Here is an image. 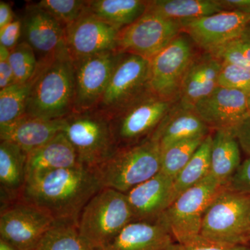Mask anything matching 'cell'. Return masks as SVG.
<instances>
[{
    "mask_svg": "<svg viewBox=\"0 0 250 250\" xmlns=\"http://www.w3.org/2000/svg\"><path fill=\"white\" fill-rule=\"evenodd\" d=\"M103 188L93 169L78 165L27 179L18 201L36 206L56 223L78 226L85 205Z\"/></svg>",
    "mask_w": 250,
    "mask_h": 250,
    "instance_id": "1",
    "label": "cell"
},
{
    "mask_svg": "<svg viewBox=\"0 0 250 250\" xmlns=\"http://www.w3.org/2000/svg\"><path fill=\"white\" fill-rule=\"evenodd\" d=\"M41 69L26 106L27 116L61 120L72 113L75 98L73 61L67 47L39 60Z\"/></svg>",
    "mask_w": 250,
    "mask_h": 250,
    "instance_id": "2",
    "label": "cell"
},
{
    "mask_svg": "<svg viewBox=\"0 0 250 250\" xmlns=\"http://www.w3.org/2000/svg\"><path fill=\"white\" fill-rule=\"evenodd\" d=\"M160 146L152 138L119 147L108 159L93 168L103 188L126 194L161 171Z\"/></svg>",
    "mask_w": 250,
    "mask_h": 250,
    "instance_id": "3",
    "label": "cell"
},
{
    "mask_svg": "<svg viewBox=\"0 0 250 250\" xmlns=\"http://www.w3.org/2000/svg\"><path fill=\"white\" fill-rule=\"evenodd\" d=\"M134 222L126 194L104 188L92 197L79 220L81 236L94 250L108 246Z\"/></svg>",
    "mask_w": 250,
    "mask_h": 250,
    "instance_id": "4",
    "label": "cell"
},
{
    "mask_svg": "<svg viewBox=\"0 0 250 250\" xmlns=\"http://www.w3.org/2000/svg\"><path fill=\"white\" fill-rule=\"evenodd\" d=\"M63 123L62 132L73 146L81 165L95 168L118 149L104 112L97 108L72 112Z\"/></svg>",
    "mask_w": 250,
    "mask_h": 250,
    "instance_id": "5",
    "label": "cell"
},
{
    "mask_svg": "<svg viewBox=\"0 0 250 250\" xmlns=\"http://www.w3.org/2000/svg\"><path fill=\"white\" fill-rule=\"evenodd\" d=\"M201 237L224 245H248L250 195L225 188L206 210ZM249 246V245H248Z\"/></svg>",
    "mask_w": 250,
    "mask_h": 250,
    "instance_id": "6",
    "label": "cell"
},
{
    "mask_svg": "<svg viewBox=\"0 0 250 250\" xmlns=\"http://www.w3.org/2000/svg\"><path fill=\"white\" fill-rule=\"evenodd\" d=\"M226 188L208 174L201 182L181 194L158 221L167 229L177 244L196 241L201 237L206 210Z\"/></svg>",
    "mask_w": 250,
    "mask_h": 250,
    "instance_id": "7",
    "label": "cell"
},
{
    "mask_svg": "<svg viewBox=\"0 0 250 250\" xmlns=\"http://www.w3.org/2000/svg\"><path fill=\"white\" fill-rule=\"evenodd\" d=\"M172 103L149 90L124 106L105 113L118 148L149 139L170 111Z\"/></svg>",
    "mask_w": 250,
    "mask_h": 250,
    "instance_id": "8",
    "label": "cell"
},
{
    "mask_svg": "<svg viewBox=\"0 0 250 250\" xmlns=\"http://www.w3.org/2000/svg\"><path fill=\"white\" fill-rule=\"evenodd\" d=\"M181 21L146 11L118 34L116 52L151 60L181 34Z\"/></svg>",
    "mask_w": 250,
    "mask_h": 250,
    "instance_id": "9",
    "label": "cell"
},
{
    "mask_svg": "<svg viewBox=\"0 0 250 250\" xmlns=\"http://www.w3.org/2000/svg\"><path fill=\"white\" fill-rule=\"evenodd\" d=\"M191 42L180 34L151 59L149 86L156 96L170 102L179 98L184 75L195 57Z\"/></svg>",
    "mask_w": 250,
    "mask_h": 250,
    "instance_id": "10",
    "label": "cell"
},
{
    "mask_svg": "<svg viewBox=\"0 0 250 250\" xmlns=\"http://www.w3.org/2000/svg\"><path fill=\"white\" fill-rule=\"evenodd\" d=\"M55 221L36 206L17 201L1 207L0 238L19 250H36Z\"/></svg>",
    "mask_w": 250,
    "mask_h": 250,
    "instance_id": "11",
    "label": "cell"
},
{
    "mask_svg": "<svg viewBox=\"0 0 250 250\" xmlns=\"http://www.w3.org/2000/svg\"><path fill=\"white\" fill-rule=\"evenodd\" d=\"M150 60L134 54H122L103 98L95 108L114 111L149 91Z\"/></svg>",
    "mask_w": 250,
    "mask_h": 250,
    "instance_id": "12",
    "label": "cell"
},
{
    "mask_svg": "<svg viewBox=\"0 0 250 250\" xmlns=\"http://www.w3.org/2000/svg\"><path fill=\"white\" fill-rule=\"evenodd\" d=\"M121 54L116 51H107L73 61V112L86 111L97 107Z\"/></svg>",
    "mask_w": 250,
    "mask_h": 250,
    "instance_id": "13",
    "label": "cell"
},
{
    "mask_svg": "<svg viewBox=\"0 0 250 250\" xmlns=\"http://www.w3.org/2000/svg\"><path fill=\"white\" fill-rule=\"evenodd\" d=\"M250 15L224 11L205 17L182 21V31L194 43L212 53L219 47L243 36Z\"/></svg>",
    "mask_w": 250,
    "mask_h": 250,
    "instance_id": "14",
    "label": "cell"
},
{
    "mask_svg": "<svg viewBox=\"0 0 250 250\" xmlns=\"http://www.w3.org/2000/svg\"><path fill=\"white\" fill-rule=\"evenodd\" d=\"M121 28L85 11L65 28V44L72 61L116 51Z\"/></svg>",
    "mask_w": 250,
    "mask_h": 250,
    "instance_id": "15",
    "label": "cell"
},
{
    "mask_svg": "<svg viewBox=\"0 0 250 250\" xmlns=\"http://www.w3.org/2000/svg\"><path fill=\"white\" fill-rule=\"evenodd\" d=\"M192 109L210 129L234 131L250 114L248 94L218 86Z\"/></svg>",
    "mask_w": 250,
    "mask_h": 250,
    "instance_id": "16",
    "label": "cell"
},
{
    "mask_svg": "<svg viewBox=\"0 0 250 250\" xmlns=\"http://www.w3.org/2000/svg\"><path fill=\"white\" fill-rule=\"evenodd\" d=\"M21 19L24 41L34 49L38 60L52 57L66 47L65 28L36 3L27 4Z\"/></svg>",
    "mask_w": 250,
    "mask_h": 250,
    "instance_id": "17",
    "label": "cell"
},
{
    "mask_svg": "<svg viewBox=\"0 0 250 250\" xmlns=\"http://www.w3.org/2000/svg\"><path fill=\"white\" fill-rule=\"evenodd\" d=\"M174 179L159 172L126 194L134 221L155 223L172 203Z\"/></svg>",
    "mask_w": 250,
    "mask_h": 250,
    "instance_id": "18",
    "label": "cell"
},
{
    "mask_svg": "<svg viewBox=\"0 0 250 250\" xmlns=\"http://www.w3.org/2000/svg\"><path fill=\"white\" fill-rule=\"evenodd\" d=\"M221 65V61L208 52L194 57L182 81L179 104L192 108L197 103L209 96L218 86Z\"/></svg>",
    "mask_w": 250,
    "mask_h": 250,
    "instance_id": "19",
    "label": "cell"
},
{
    "mask_svg": "<svg viewBox=\"0 0 250 250\" xmlns=\"http://www.w3.org/2000/svg\"><path fill=\"white\" fill-rule=\"evenodd\" d=\"M63 125V118L46 120L24 115L11 124L0 126V140L14 143L29 153L62 132Z\"/></svg>",
    "mask_w": 250,
    "mask_h": 250,
    "instance_id": "20",
    "label": "cell"
},
{
    "mask_svg": "<svg viewBox=\"0 0 250 250\" xmlns=\"http://www.w3.org/2000/svg\"><path fill=\"white\" fill-rule=\"evenodd\" d=\"M177 243L160 222H131L100 250H174Z\"/></svg>",
    "mask_w": 250,
    "mask_h": 250,
    "instance_id": "21",
    "label": "cell"
},
{
    "mask_svg": "<svg viewBox=\"0 0 250 250\" xmlns=\"http://www.w3.org/2000/svg\"><path fill=\"white\" fill-rule=\"evenodd\" d=\"M81 165L71 143L63 132L43 146L27 153L26 164V181L39 175Z\"/></svg>",
    "mask_w": 250,
    "mask_h": 250,
    "instance_id": "22",
    "label": "cell"
},
{
    "mask_svg": "<svg viewBox=\"0 0 250 250\" xmlns=\"http://www.w3.org/2000/svg\"><path fill=\"white\" fill-rule=\"evenodd\" d=\"M209 130L192 108L179 104L171 108L150 138L157 141L162 150L184 140L205 137Z\"/></svg>",
    "mask_w": 250,
    "mask_h": 250,
    "instance_id": "23",
    "label": "cell"
},
{
    "mask_svg": "<svg viewBox=\"0 0 250 250\" xmlns=\"http://www.w3.org/2000/svg\"><path fill=\"white\" fill-rule=\"evenodd\" d=\"M27 153L9 141L0 143V187L4 206L17 202L26 183Z\"/></svg>",
    "mask_w": 250,
    "mask_h": 250,
    "instance_id": "24",
    "label": "cell"
},
{
    "mask_svg": "<svg viewBox=\"0 0 250 250\" xmlns=\"http://www.w3.org/2000/svg\"><path fill=\"white\" fill-rule=\"evenodd\" d=\"M212 135L210 175L227 187L242 164L241 147L234 132L216 130Z\"/></svg>",
    "mask_w": 250,
    "mask_h": 250,
    "instance_id": "25",
    "label": "cell"
},
{
    "mask_svg": "<svg viewBox=\"0 0 250 250\" xmlns=\"http://www.w3.org/2000/svg\"><path fill=\"white\" fill-rule=\"evenodd\" d=\"M147 5L142 0H87L86 11L123 29L143 16Z\"/></svg>",
    "mask_w": 250,
    "mask_h": 250,
    "instance_id": "26",
    "label": "cell"
},
{
    "mask_svg": "<svg viewBox=\"0 0 250 250\" xmlns=\"http://www.w3.org/2000/svg\"><path fill=\"white\" fill-rule=\"evenodd\" d=\"M224 11L218 0H154L146 11L182 22Z\"/></svg>",
    "mask_w": 250,
    "mask_h": 250,
    "instance_id": "27",
    "label": "cell"
},
{
    "mask_svg": "<svg viewBox=\"0 0 250 250\" xmlns=\"http://www.w3.org/2000/svg\"><path fill=\"white\" fill-rule=\"evenodd\" d=\"M212 135L206 136L190 160L175 177L172 202L186 190L201 182L210 173Z\"/></svg>",
    "mask_w": 250,
    "mask_h": 250,
    "instance_id": "28",
    "label": "cell"
},
{
    "mask_svg": "<svg viewBox=\"0 0 250 250\" xmlns=\"http://www.w3.org/2000/svg\"><path fill=\"white\" fill-rule=\"evenodd\" d=\"M41 62L34 77L24 83H15L0 90V126L17 121L25 113L26 106L31 90L39 78Z\"/></svg>",
    "mask_w": 250,
    "mask_h": 250,
    "instance_id": "29",
    "label": "cell"
},
{
    "mask_svg": "<svg viewBox=\"0 0 250 250\" xmlns=\"http://www.w3.org/2000/svg\"><path fill=\"white\" fill-rule=\"evenodd\" d=\"M36 250H94L81 236L78 226L56 223L41 238Z\"/></svg>",
    "mask_w": 250,
    "mask_h": 250,
    "instance_id": "30",
    "label": "cell"
},
{
    "mask_svg": "<svg viewBox=\"0 0 250 250\" xmlns=\"http://www.w3.org/2000/svg\"><path fill=\"white\" fill-rule=\"evenodd\" d=\"M205 138L206 136L184 140L162 149L161 172L175 179L190 160Z\"/></svg>",
    "mask_w": 250,
    "mask_h": 250,
    "instance_id": "31",
    "label": "cell"
},
{
    "mask_svg": "<svg viewBox=\"0 0 250 250\" xmlns=\"http://www.w3.org/2000/svg\"><path fill=\"white\" fill-rule=\"evenodd\" d=\"M9 62L14 71L15 83H24L31 80L39 67L34 49L24 41L11 51Z\"/></svg>",
    "mask_w": 250,
    "mask_h": 250,
    "instance_id": "32",
    "label": "cell"
},
{
    "mask_svg": "<svg viewBox=\"0 0 250 250\" xmlns=\"http://www.w3.org/2000/svg\"><path fill=\"white\" fill-rule=\"evenodd\" d=\"M36 4L45 10L66 28L71 25L86 10L87 1L82 0H41Z\"/></svg>",
    "mask_w": 250,
    "mask_h": 250,
    "instance_id": "33",
    "label": "cell"
},
{
    "mask_svg": "<svg viewBox=\"0 0 250 250\" xmlns=\"http://www.w3.org/2000/svg\"><path fill=\"white\" fill-rule=\"evenodd\" d=\"M221 62H229L250 71V42L241 36L210 53Z\"/></svg>",
    "mask_w": 250,
    "mask_h": 250,
    "instance_id": "34",
    "label": "cell"
},
{
    "mask_svg": "<svg viewBox=\"0 0 250 250\" xmlns=\"http://www.w3.org/2000/svg\"><path fill=\"white\" fill-rule=\"evenodd\" d=\"M218 86L250 93V71L229 62H222Z\"/></svg>",
    "mask_w": 250,
    "mask_h": 250,
    "instance_id": "35",
    "label": "cell"
},
{
    "mask_svg": "<svg viewBox=\"0 0 250 250\" xmlns=\"http://www.w3.org/2000/svg\"><path fill=\"white\" fill-rule=\"evenodd\" d=\"M227 188L250 195V157L242 162L239 168L230 179Z\"/></svg>",
    "mask_w": 250,
    "mask_h": 250,
    "instance_id": "36",
    "label": "cell"
},
{
    "mask_svg": "<svg viewBox=\"0 0 250 250\" xmlns=\"http://www.w3.org/2000/svg\"><path fill=\"white\" fill-rule=\"evenodd\" d=\"M22 35V19L16 18L13 22L0 29V45L11 51L19 43Z\"/></svg>",
    "mask_w": 250,
    "mask_h": 250,
    "instance_id": "37",
    "label": "cell"
},
{
    "mask_svg": "<svg viewBox=\"0 0 250 250\" xmlns=\"http://www.w3.org/2000/svg\"><path fill=\"white\" fill-rule=\"evenodd\" d=\"M174 250H250L248 245H224L207 241L200 237L196 241L187 244H177Z\"/></svg>",
    "mask_w": 250,
    "mask_h": 250,
    "instance_id": "38",
    "label": "cell"
},
{
    "mask_svg": "<svg viewBox=\"0 0 250 250\" xmlns=\"http://www.w3.org/2000/svg\"><path fill=\"white\" fill-rule=\"evenodd\" d=\"M240 147L250 157V113L233 131Z\"/></svg>",
    "mask_w": 250,
    "mask_h": 250,
    "instance_id": "39",
    "label": "cell"
},
{
    "mask_svg": "<svg viewBox=\"0 0 250 250\" xmlns=\"http://www.w3.org/2000/svg\"><path fill=\"white\" fill-rule=\"evenodd\" d=\"M14 83V74L9 59H0V90Z\"/></svg>",
    "mask_w": 250,
    "mask_h": 250,
    "instance_id": "40",
    "label": "cell"
},
{
    "mask_svg": "<svg viewBox=\"0 0 250 250\" xmlns=\"http://www.w3.org/2000/svg\"><path fill=\"white\" fill-rule=\"evenodd\" d=\"M225 11L250 15V0H218Z\"/></svg>",
    "mask_w": 250,
    "mask_h": 250,
    "instance_id": "41",
    "label": "cell"
},
{
    "mask_svg": "<svg viewBox=\"0 0 250 250\" xmlns=\"http://www.w3.org/2000/svg\"><path fill=\"white\" fill-rule=\"evenodd\" d=\"M14 12L9 3L0 1V29L14 21Z\"/></svg>",
    "mask_w": 250,
    "mask_h": 250,
    "instance_id": "42",
    "label": "cell"
},
{
    "mask_svg": "<svg viewBox=\"0 0 250 250\" xmlns=\"http://www.w3.org/2000/svg\"><path fill=\"white\" fill-rule=\"evenodd\" d=\"M0 250H19L12 245L0 238Z\"/></svg>",
    "mask_w": 250,
    "mask_h": 250,
    "instance_id": "43",
    "label": "cell"
},
{
    "mask_svg": "<svg viewBox=\"0 0 250 250\" xmlns=\"http://www.w3.org/2000/svg\"><path fill=\"white\" fill-rule=\"evenodd\" d=\"M242 36L246 38V39H248L250 42V22L248 23V25H247L246 29H245L244 32H243V36Z\"/></svg>",
    "mask_w": 250,
    "mask_h": 250,
    "instance_id": "44",
    "label": "cell"
},
{
    "mask_svg": "<svg viewBox=\"0 0 250 250\" xmlns=\"http://www.w3.org/2000/svg\"><path fill=\"white\" fill-rule=\"evenodd\" d=\"M248 106H249V109L250 112V93L248 95Z\"/></svg>",
    "mask_w": 250,
    "mask_h": 250,
    "instance_id": "45",
    "label": "cell"
},
{
    "mask_svg": "<svg viewBox=\"0 0 250 250\" xmlns=\"http://www.w3.org/2000/svg\"><path fill=\"white\" fill-rule=\"evenodd\" d=\"M248 245H249V246H250V238L249 243H248Z\"/></svg>",
    "mask_w": 250,
    "mask_h": 250,
    "instance_id": "46",
    "label": "cell"
}]
</instances>
